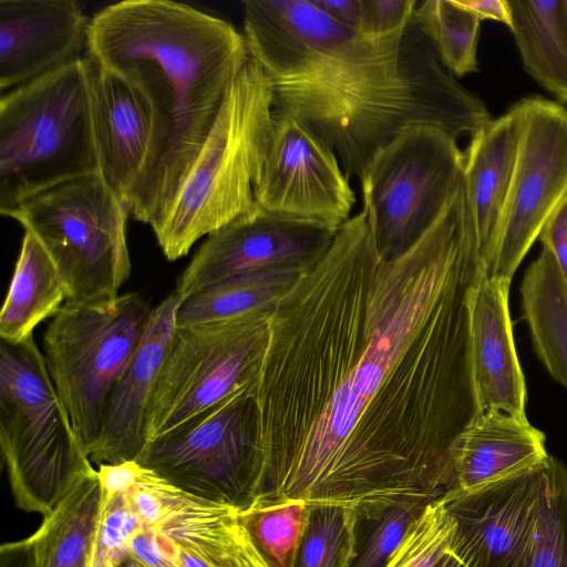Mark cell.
Here are the masks:
<instances>
[{"label": "cell", "instance_id": "cell-38", "mask_svg": "<svg viewBox=\"0 0 567 567\" xmlns=\"http://www.w3.org/2000/svg\"><path fill=\"white\" fill-rule=\"evenodd\" d=\"M482 20H494L511 27V8L508 0H461Z\"/></svg>", "mask_w": 567, "mask_h": 567}, {"label": "cell", "instance_id": "cell-16", "mask_svg": "<svg viewBox=\"0 0 567 567\" xmlns=\"http://www.w3.org/2000/svg\"><path fill=\"white\" fill-rule=\"evenodd\" d=\"M90 21L75 0H0L1 93L82 58Z\"/></svg>", "mask_w": 567, "mask_h": 567}, {"label": "cell", "instance_id": "cell-12", "mask_svg": "<svg viewBox=\"0 0 567 567\" xmlns=\"http://www.w3.org/2000/svg\"><path fill=\"white\" fill-rule=\"evenodd\" d=\"M520 103L524 132L485 275L511 281L548 218L567 197V109L539 96Z\"/></svg>", "mask_w": 567, "mask_h": 567}, {"label": "cell", "instance_id": "cell-10", "mask_svg": "<svg viewBox=\"0 0 567 567\" xmlns=\"http://www.w3.org/2000/svg\"><path fill=\"white\" fill-rule=\"evenodd\" d=\"M272 313L176 326L147 413V441L256 382Z\"/></svg>", "mask_w": 567, "mask_h": 567}, {"label": "cell", "instance_id": "cell-25", "mask_svg": "<svg viewBox=\"0 0 567 567\" xmlns=\"http://www.w3.org/2000/svg\"><path fill=\"white\" fill-rule=\"evenodd\" d=\"M520 299L538 358L567 389V285L547 249L543 248L526 269Z\"/></svg>", "mask_w": 567, "mask_h": 567}, {"label": "cell", "instance_id": "cell-5", "mask_svg": "<svg viewBox=\"0 0 567 567\" xmlns=\"http://www.w3.org/2000/svg\"><path fill=\"white\" fill-rule=\"evenodd\" d=\"M93 70L85 55L1 94V215L56 185L100 174Z\"/></svg>", "mask_w": 567, "mask_h": 567}, {"label": "cell", "instance_id": "cell-22", "mask_svg": "<svg viewBox=\"0 0 567 567\" xmlns=\"http://www.w3.org/2000/svg\"><path fill=\"white\" fill-rule=\"evenodd\" d=\"M68 300V287L41 243L24 231L11 282L0 312V338L17 343L52 318Z\"/></svg>", "mask_w": 567, "mask_h": 567}, {"label": "cell", "instance_id": "cell-30", "mask_svg": "<svg viewBox=\"0 0 567 567\" xmlns=\"http://www.w3.org/2000/svg\"><path fill=\"white\" fill-rule=\"evenodd\" d=\"M529 567H567V467L551 455Z\"/></svg>", "mask_w": 567, "mask_h": 567}, {"label": "cell", "instance_id": "cell-3", "mask_svg": "<svg viewBox=\"0 0 567 567\" xmlns=\"http://www.w3.org/2000/svg\"><path fill=\"white\" fill-rule=\"evenodd\" d=\"M86 56L130 79L152 105L151 155L128 212L153 227L173 205L249 60L244 34L186 3L125 0L91 18Z\"/></svg>", "mask_w": 567, "mask_h": 567}, {"label": "cell", "instance_id": "cell-21", "mask_svg": "<svg viewBox=\"0 0 567 567\" xmlns=\"http://www.w3.org/2000/svg\"><path fill=\"white\" fill-rule=\"evenodd\" d=\"M545 441L526 415L481 412L454 445L449 493L470 492L543 464L549 456Z\"/></svg>", "mask_w": 567, "mask_h": 567}, {"label": "cell", "instance_id": "cell-23", "mask_svg": "<svg viewBox=\"0 0 567 567\" xmlns=\"http://www.w3.org/2000/svg\"><path fill=\"white\" fill-rule=\"evenodd\" d=\"M511 31L527 73L567 104V0H508Z\"/></svg>", "mask_w": 567, "mask_h": 567}, {"label": "cell", "instance_id": "cell-2", "mask_svg": "<svg viewBox=\"0 0 567 567\" xmlns=\"http://www.w3.org/2000/svg\"><path fill=\"white\" fill-rule=\"evenodd\" d=\"M249 58L272 86L275 112L308 125L359 176L404 128L435 125L455 138L488 123L485 104L439 60L414 17L402 30L370 38L312 0H246Z\"/></svg>", "mask_w": 567, "mask_h": 567}, {"label": "cell", "instance_id": "cell-20", "mask_svg": "<svg viewBox=\"0 0 567 567\" xmlns=\"http://www.w3.org/2000/svg\"><path fill=\"white\" fill-rule=\"evenodd\" d=\"M524 125L518 101L477 130L463 152V187L485 275L511 190Z\"/></svg>", "mask_w": 567, "mask_h": 567}, {"label": "cell", "instance_id": "cell-32", "mask_svg": "<svg viewBox=\"0 0 567 567\" xmlns=\"http://www.w3.org/2000/svg\"><path fill=\"white\" fill-rule=\"evenodd\" d=\"M423 507L396 506L373 523L364 546L352 567H385L398 549L411 522Z\"/></svg>", "mask_w": 567, "mask_h": 567}, {"label": "cell", "instance_id": "cell-37", "mask_svg": "<svg viewBox=\"0 0 567 567\" xmlns=\"http://www.w3.org/2000/svg\"><path fill=\"white\" fill-rule=\"evenodd\" d=\"M0 567H38L30 536L1 546Z\"/></svg>", "mask_w": 567, "mask_h": 567}, {"label": "cell", "instance_id": "cell-33", "mask_svg": "<svg viewBox=\"0 0 567 567\" xmlns=\"http://www.w3.org/2000/svg\"><path fill=\"white\" fill-rule=\"evenodd\" d=\"M360 34L377 38L395 33L408 25L417 2L415 0H360Z\"/></svg>", "mask_w": 567, "mask_h": 567}, {"label": "cell", "instance_id": "cell-17", "mask_svg": "<svg viewBox=\"0 0 567 567\" xmlns=\"http://www.w3.org/2000/svg\"><path fill=\"white\" fill-rule=\"evenodd\" d=\"M181 299L173 290L152 308L144 334L105 402L92 464L135 461L147 443V413Z\"/></svg>", "mask_w": 567, "mask_h": 567}, {"label": "cell", "instance_id": "cell-18", "mask_svg": "<svg viewBox=\"0 0 567 567\" xmlns=\"http://www.w3.org/2000/svg\"><path fill=\"white\" fill-rule=\"evenodd\" d=\"M92 116L100 175L128 208L151 155L152 105L130 79L94 63Z\"/></svg>", "mask_w": 567, "mask_h": 567}, {"label": "cell", "instance_id": "cell-27", "mask_svg": "<svg viewBox=\"0 0 567 567\" xmlns=\"http://www.w3.org/2000/svg\"><path fill=\"white\" fill-rule=\"evenodd\" d=\"M414 20L444 68L455 78L478 71L481 19L461 0H425Z\"/></svg>", "mask_w": 567, "mask_h": 567}, {"label": "cell", "instance_id": "cell-11", "mask_svg": "<svg viewBox=\"0 0 567 567\" xmlns=\"http://www.w3.org/2000/svg\"><path fill=\"white\" fill-rule=\"evenodd\" d=\"M255 383L147 441L135 461L186 494L248 506L259 443Z\"/></svg>", "mask_w": 567, "mask_h": 567}, {"label": "cell", "instance_id": "cell-4", "mask_svg": "<svg viewBox=\"0 0 567 567\" xmlns=\"http://www.w3.org/2000/svg\"><path fill=\"white\" fill-rule=\"evenodd\" d=\"M275 124L272 86L249 58L230 83L173 205L152 227L167 260L184 257L203 236L258 207L255 190Z\"/></svg>", "mask_w": 567, "mask_h": 567}, {"label": "cell", "instance_id": "cell-24", "mask_svg": "<svg viewBox=\"0 0 567 567\" xmlns=\"http://www.w3.org/2000/svg\"><path fill=\"white\" fill-rule=\"evenodd\" d=\"M309 268L261 269L219 280L181 301L176 326L226 321L257 312L272 313Z\"/></svg>", "mask_w": 567, "mask_h": 567}, {"label": "cell", "instance_id": "cell-13", "mask_svg": "<svg viewBox=\"0 0 567 567\" xmlns=\"http://www.w3.org/2000/svg\"><path fill=\"white\" fill-rule=\"evenodd\" d=\"M255 199L266 212L337 230L351 218L355 193L332 148L300 120L276 113Z\"/></svg>", "mask_w": 567, "mask_h": 567}, {"label": "cell", "instance_id": "cell-9", "mask_svg": "<svg viewBox=\"0 0 567 567\" xmlns=\"http://www.w3.org/2000/svg\"><path fill=\"white\" fill-rule=\"evenodd\" d=\"M359 181L379 255L391 260L422 237L463 184V152L443 128L412 125L370 157Z\"/></svg>", "mask_w": 567, "mask_h": 567}, {"label": "cell", "instance_id": "cell-19", "mask_svg": "<svg viewBox=\"0 0 567 567\" xmlns=\"http://www.w3.org/2000/svg\"><path fill=\"white\" fill-rule=\"evenodd\" d=\"M511 280L482 275L467 290L468 349L480 412L525 415L526 384L509 313Z\"/></svg>", "mask_w": 567, "mask_h": 567}, {"label": "cell", "instance_id": "cell-39", "mask_svg": "<svg viewBox=\"0 0 567 567\" xmlns=\"http://www.w3.org/2000/svg\"><path fill=\"white\" fill-rule=\"evenodd\" d=\"M107 567H145L128 550L127 547L116 555L107 565Z\"/></svg>", "mask_w": 567, "mask_h": 567}, {"label": "cell", "instance_id": "cell-14", "mask_svg": "<svg viewBox=\"0 0 567 567\" xmlns=\"http://www.w3.org/2000/svg\"><path fill=\"white\" fill-rule=\"evenodd\" d=\"M547 460L476 489L444 496L455 524L449 551L464 567H529Z\"/></svg>", "mask_w": 567, "mask_h": 567}, {"label": "cell", "instance_id": "cell-35", "mask_svg": "<svg viewBox=\"0 0 567 567\" xmlns=\"http://www.w3.org/2000/svg\"><path fill=\"white\" fill-rule=\"evenodd\" d=\"M128 550L145 567H179L159 548L151 529L142 524L131 537Z\"/></svg>", "mask_w": 567, "mask_h": 567}, {"label": "cell", "instance_id": "cell-26", "mask_svg": "<svg viewBox=\"0 0 567 567\" xmlns=\"http://www.w3.org/2000/svg\"><path fill=\"white\" fill-rule=\"evenodd\" d=\"M102 509L97 470L82 478L30 538L38 567H87Z\"/></svg>", "mask_w": 567, "mask_h": 567}, {"label": "cell", "instance_id": "cell-1", "mask_svg": "<svg viewBox=\"0 0 567 567\" xmlns=\"http://www.w3.org/2000/svg\"><path fill=\"white\" fill-rule=\"evenodd\" d=\"M478 268L463 194L391 260L362 209L339 227L269 319L249 505H337L375 523L451 491L454 445L481 413L466 301Z\"/></svg>", "mask_w": 567, "mask_h": 567}, {"label": "cell", "instance_id": "cell-28", "mask_svg": "<svg viewBox=\"0 0 567 567\" xmlns=\"http://www.w3.org/2000/svg\"><path fill=\"white\" fill-rule=\"evenodd\" d=\"M360 520L348 507L309 506L297 567H352L360 554Z\"/></svg>", "mask_w": 567, "mask_h": 567}, {"label": "cell", "instance_id": "cell-6", "mask_svg": "<svg viewBox=\"0 0 567 567\" xmlns=\"http://www.w3.org/2000/svg\"><path fill=\"white\" fill-rule=\"evenodd\" d=\"M0 447L17 506L43 517L96 472L33 336L0 343Z\"/></svg>", "mask_w": 567, "mask_h": 567}, {"label": "cell", "instance_id": "cell-7", "mask_svg": "<svg viewBox=\"0 0 567 567\" xmlns=\"http://www.w3.org/2000/svg\"><path fill=\"white\" fill-rule=\"evenodd\" d=\"M3 216L16 219L45 248L68 287L65 303L120 295L132 269L130 212L100 174L56 185Z\"/></svg>", "mask_w": 567, "mask_h": 567}, {"label": "cell", "instance_id": "cell-29", "mask_svg": "<svg viewBox=\"0 0 567 567\" xmlns=\"http://www.w3.org/2000/svg\"><path fill=\"white\" fill-rule=\"evenodd\" d=\"M309 505L301 501L249 505L239 516L271 567H297Z\"/></svg>", "mask_w": 567, "mask_h": 567}, {"label": "cell", "instance_id": "cell-8", "mask_svg": "<svg viewBox=\"0 0 567 567\" xmlns=\"http://www.w3.org/2000/svg\"><path fill=\"white\" fill-rule=\"evenodd\" d=\"M152 309L136 292L64 303L42 337L43 355L87 456L113 384L133 357Z\"/></svg>", "mask_w": 567, "mask_h": 567}, {"label": "cell", "instance_id": "cell-31", "mask_svg": "<svg viewBox=\"0 0 567 567\" xmlns=\"http://www.w3.org/2000/svg\"><path fill=\"white\" fill-rule=\"evenodd\" d=\"M141 522L132 509L126 492L102 499L101 516L92 544L87 567H107L124 550Z\"/></svg>", "mask_w": 567, "mask_h": 567}, {"label": "cell", "instance_id": "cell-34", "mask_svg": "<svg viewBox=\"0 0 567 567\" xmlns=\"http://www.w3.org/2000/svg\"><path fill=\"white\" fill-rule=\"evenodd\" d=\"M538 240L554 257L567 285V197L544 225Z\"/></svg>", "mask_w": 567, "mask_h": 567}, {"label": "cell", "instance_id": "cell-15", "mask_svg": "<svg viewBox=\"0 0 567 567\" xmlns=\"http://www.w3.org/2000/svg\"><path fill=\"white\" fill-rule=\"evenodd\" d=\"M337 230L257 207L207 236L178 277L174 291L182 301L237 274L312 267L326 254Z\"/></svg>", "mask_w": 567, "mask_h": 567}, {"label": "cell", "instance_id": "cell-36", "mask_svg": "<svg viewBox=\"0 0 567 567\" xmlns=\"http://www.w3.org/2000/svg\"><path fill=\"white\" fill-rule=\"evenodd\" d=\"M313 3L337 22L358 29L361 14L360 0H312Z\"/></svg>", "mask_w": 567, "mask_h": 567}, {"label": "cell", "instance_id": "cell-40", "mask_svg": "<svg viewBox=\"0 0 567 567\" xmlns=\"http://www.w3.org/2000/svg\"><path fill=\"white\" fill-rule=\"evenodd\" d=\"M433 567H464L450 551H447Z\"/></svg>", "mask_w": 567, "mask_h": 567}]
</instances>
